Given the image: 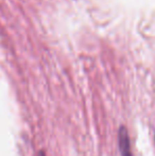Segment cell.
<instances>
[{"label":"cell","instance_id":"obj_1","mask_svg":"<svg viewBox=\"0 0 155 156\" xmlns=\"http://www.w3.org/2000/svg\"><path fill=\"white\" fill-rule=\"evenodd\" d=\"M119 149L121 156H132L130 138H129L128 131L124 126H121L119 129Z\"/></svg>","mask_w":155,"mask_h":156},{"label":"cell","instance_id":"obj_2","mask_svg":"<svg viewBox=\"0 0 155 156\" xmlns=\"http://www.w3.org/2000/svg\"><path fill=\"white\" fill-rule=\"evenodd\" d=\"M39 156H45V154H44V152H41V153H39Z\"/></svg>","mask_w":155,"mask_h":156}]
</instances>
